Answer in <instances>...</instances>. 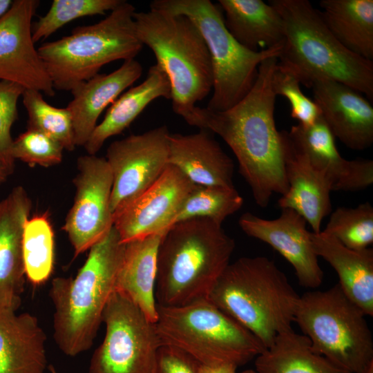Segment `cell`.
<instances>
[{"label":"cell","mask_w":373,"mask_h":373,"mask_svg":"<svg viewBox=\"0 0 373 373\" xmlns=\"http://www.w3.org/2000/svg\"><path fill=\"white\" fill-rule=\"evenodd\" d=\"M143 68L135 59L124 61L108 74H97L75 87L66 106L73 117L76 146H84L97 125L104 110L142 75Z\"/></svg>","instance_id":"obj_21"},{"label":"cell","mask_w":373,"mask_h":373,"mask_svg":"<svg viewBox=\"0 0 373 373\" xmlns=\"http://www.w3.org/2000/svg\"><path fill=\"white\" fill-rule=\"evenodd\" d=\"M300 84L295 76L277 64L272 78L274 93L287 99L291 117L296 119L298 124L311 126L321 116V109L314 100L303 93Z\"/></svg>","instance_id":"obj_36"},{"label":"cell","mask_w":373,"mask_h":373,"mask_svg":"<svg viewBox=\"0 0 373 373\" xmlns=\"http://www.w3.org/2000/svg\"><path fill=\"white\" fill-rule=\"evenodd\" d=\"M309 88L334 137L353 150L371 146L373 107L367 98L347 85L329 79L315 80Z\"/></svg>","instance_id":"obj_17"},{"label":"cell","mask_w":373,"mask_h":373,"mask_svg":"<svg viewBox=\"0 0 373 373\" xmlns=\"http://www.w3.org/2000/svg\"><path fill=\"white\" fill-rule=\"evenodd\" d=\"M22 255L26 278L33 285L47 281L55 262L54 231L47 213L26 221L22 233Z\"/></svg>","instance_id":"obj_30"},{"label":"cell","mask_w":373,"mask_h":373,"mask_svg":"<svg viewBox=\"0 0 373 373\" xmlns=\"http://www.w3.org/2000/svg\"><path fill=\"white\" fill-rule=\"evenodd\" d=\"M242 204L243 198L235 187L195 184L184 201L175 223L191 218H207L222 224Z\"/></svg>","instance_id":"obj_31"},{"label":"cell","mask_w":373,"mask_h":373,"mask_svg":"<svg viewBox=\"0 0 373 373\" xmlns=\"http://www.w3.org/2000/svg\"><path fill=\"white\" fill-rule=\"evenodd\" d=\"M287 133L293 144L310 163L325 174L332 191H357L373 183L372 160L343 158L322 116L311 126L294 125Z\"/></svg>","instance_id":"obj_18"},{"label":"cell","mask_w":373,"mask_h":373,"mask_svg":"<svg viewBox=\"0 0 373 373\" xmlns=\"http://www.w3.org/2000/svg\"><path fill=\"white\" fill-rule=\"evenodd\" d=\"M138 39L153 52L171 86L172 108L186 120L213 88V71L205 41L186 16L150 8L135 12Z\"/></svg>","instance_id":"obj_6"},{"label":"cell","mask_w":373,"mask_h":373,"mask_svg":"<svg viewBox=\"0 0 373 373\" xmlns=\"http://www.w3.org/2000/svg\"><path fill=\"white\" fill-rule=\"evenodd\" d=\"M124 0H54L48 11L32 26L35 43L46 39L68 23L80 17L106 14Z\"/></svg>","instance_id":"obj_34"},{"label":"cell","mask_w":373,"mask_h":373,"mask_svg":"<svg viewBox=\"0 0 373 373\" xmlns=\"http://www.w3.org/2000/svg\"><path fill=\"white\" fill-rule=\"evenodd\" d=\"M73 182L75 194L63 226L77 257L103 238L113 226L111 209L113 175L104 157H78Z\"/></svg>","instance_id":"obj_12"},{"label":"cell","mask_w":373,"mask_h":373,"mask_svg":"<svg viewBox=\"0 0 373 373\" xmlns=\"http://www.w3.org/2000/svg\"><path fill=\"white\" fill-rule=\"evenodd\" d=\"M155 323L162 344L183 350L205 367H238L265 350L254 334L208 298L157 306Z\"/></svg>","instance_id":"obj_8"},{"label":"cell","mask_w":373,"mask_h":373,"mask_svg":"<svg viewBox=\"0 0 373 373\" xmlns=\"http://www.w3.org/2000/svg\"><path fill=\"white\" fill-rule=\"evenodd\" d=\"M313 248L318 256L335 270L338 283L345 294L366 316L373 315V250L349 249L322 231L310 232Z\"/></svg>","instance_id":"obj_24"},{"label":"cell","mask_w":373,"mask_h":373,"mask_svg":"<svg viewBox=\"0 0 373 373\" xmlns=\"http://www.w3.org/2000/svg\"><path fill=\"white\" fill-rule=\"evenodd\" d=\"M169 164L196 185L234 187V164L209 131L171 134Z\"/></svg>","instance_id":"obj_22"},{"label":"cell","mask_w":373,"mask_h":373,"mask_svg":"<svg viewBox=\"0 0 373 373\" xmlns=\"http://www.w3.org/2000/svg\"><path fill=\"white\" fill-rule=\"evenodd\" d=\"M164 233L125 243L115 289L131 299L152 322L157 318L155 299L157 249Z\"/></svg>","instance_id":"obj_26"},{"label":"cell","mask_w":373,"mask_h":373,"mask_svg":"<svg viewBox=\"0 0 373 373\" xmlns=\"http://www.w3.org/2000/svg\"><path fill=\"white\" fill-rule=\"evenodd\" d=\"M322 19L335 38L347 50L373 59V1L321 0Z\"/></svg>","instance_id":"obj_28"},{"label":"cell","mask_w":373,"mask_h":373,"mask_svg":"<svg viewBox=\"0 0 373 373\" xmlns=\"http://www.w3.org/2000/svg\"><path fill=\"white\" fill-rule=\"evenodd\" d=\"M10 175L7 169L0 161V184L5 182Z\"/></svg>","instance_id":"obj_41"},{"label":"cell","mask_w":373,"mask_h":373,"mask_svg":"<svg viewBox=\"0 0 373 373\" xmlns=\"http://www.w3.org/2000/svg\"><path fill=\"white\" fill-rule=\"evenodd\" d=\"M365 316L337 283L300 296L294 322L314 351L343 370L361 373L373 362V340Z\"/></svg>","instance_id":"obj_10"},{"label":"cell","mask_w":373,"mask_h":373,"mask_svg":"<svg viewBox=\"0 0 373 373\" xmlns=\"http://www.w3.org/2000/svg\"><path fill=\"white\" fill-rule=\"evenodd\" d=\"M21 97L28 113L27 128L41 132L58 142L64 149L73 151L76 144L68 108L51 106L36 90L25 89Z\"/></svg>","instance_id":"obj_32"},{"label":"cell","mask_w":373,"mask_h":373,"mask_svg":"<svg viewBox=\"0 0 373 373\" xmlns=\"http://www.w3.org/2000/svg\"><path fill=\"white\" fill-rule=\"evenodd\" d=\"M160 97L171 99V86L166 74L156 64L150 67L141 84L121 94L110 105L84 146L87 153L96 155L108 138L123 132L150 103Z\"/></svg>","instance_id":"obj_25"},{"label":"cell","mask_w":373,"mask_h":373,"mask_svg":"<svg viewBox=\"0 0 373 373\" xmlns=\"http://www.w3.org/2000/svg\"><path fill=\"white\" fill-rule=\"evenodd\" d=\"M280 15L284 41L278 64L310 88L317 79L347 85L373 99V61L345 48L307 0H269Z\"/></svg>","instance_id":"obj_3"},{"label":"cell","mask_w":373,"mask_h":373,"mask_svg":"<svg viewBox=\"0 0 373 373\" xmlns=\"http://www.w3.org/2000/svg\"><path fill=\"white\" fill-rule=\"evenodd\" d=\"M39 3L15 0L0 17V81L53 97V85L32 39V19Z\"/></svg>","instance_id":"obj_15"},{"label":"cell","mask_w":373,"mask_h":373,"mask_svg":"<svg viewBox=\"0 0 373 373\" xmlns=\"http://www.w3.org/2000/svg\"><path fill=\"white\" fill-rule=\"evenodd\" d=\"M25 88L8 81H0V161L11 175L15 160L11 155L13 140L10 131L18 118L17 102Z\"/></svg>","instance_id":"obj_37"},{"label":"cell","mask_w":373,"mask_h":373,"mask_svg":"<svg viewBox=\"0 0 373 373\" xmlns=\"http://www.w3.org/2000/svg\"><path fill=\"white\" fill-rule=\"evenodd\" d=\"M169 135L166 126L162 125L108 146L106 160L113 175V215L152 185L165 170Z\"/></svg>","instance_id":"obj_13"},{"label":"cell","mask_w":373,"mask_h":373,"mask_svg":"<svg viewBox=\"0 0 373 373\" xmlns=\"http://www.w3.org/2000/svg\"><path fill=\"white\" fill-rule=\"evenodd\" d=\"M46 341L35 316L0 309V373H45Z\"/></svg>","instance_id":"obj_23"},{"label":"cell","mask_w":373,"mask_h":373,"mask_svg":"<svg viewBox=\"0 0 373 373\" xmlns=\"http://www.w3.org/2000/svg\"><path fill=\"white\" fill-rule=\"evenodd\" d=\"M234 240L222 224L207 218L174 223L157 249V306L176 307L207 299L230 263Z\"/></svg>","instance_id":"obj_2"},{"label":"cell","mask_w":373,"mask_h":373,"mask_svg":"<svg viewBox=\"0 0 373 373\" xmlns=\"http://www.w3.org/2000/svg\"><path fill=\"white\" fill-rule=\"evenodd\" d=\"M300 296L275 262L265 256L229 263L208 299L249 330L263 347L291 329Z\"/></svg>","instance_id":"obj_5"},{"label":"cell","mask_w":373,"mask_h":373,"mask_svg":"<svg viewBox=\"0 0 373 373\" xmlns=\"http://www.w3.org/2000/svg\"><path fill=\"white\" fill-rule=\"evenodd\" d=\"M236 366L231 365H222L216 367H201V373H237Z\"/></svg>","instance_id":"obj_39"},{"label":"cell","mask_w":373,"mask_h":373,"mask_svg":"<svg viewBox=\"0 0 373 373\" xmlns=\"http://www.w3.org/2000/svg\"><path fill=\"white\" fill-rule=\"evenodd\" d=\"M361 373H373V362L366 367Z\"/></svg>","instance_id":"obj_42"},{"label":"cell","mask_w":373,"mask_h":373,"mask_svg":"<svg viewBox=\"0 0 373 373\" xmlns=\"http://www.w3.org/2000/svg\"><path fill=\"white\" fill-rule=\"evenodd\" d=\"M321 231L349 249L368 248L373 242V207L367 202L354 208H336Z\"/></svg>","instance_id":"obj_33"},{"label":"cell","mask_w":373,"mask_h":373,"mask_svg":"<svg viewBox=\"0 0 373 373\" xmlns=\"http://www.w3.org/2000/svg\"><path fill=\"white\" fill-rule=\"evenodd\" d=\"M277 64V57L262 61L253 87L231 108L213 111L196 106L185 120L218 135L227 144L256 203L262 208L274 193L282 195L288 189L280 133L274 119L277 96L272 78Z\"/></svg>","instance_id":"obj_1"},{"label":"cell","mask_w":373,"mask_h":373,"mask_svg":"<svg viewBox=\"0 0 373 373\" xmlns=\"http://www.w3.org/2000/svg\"><path fill=\"white\" fill-rule=\"evenodd\" d=\"M125 243L113 226L89 249L75 278L56 277L49 296L54 307L53 336L66 355L75 356L93 344L107 302L115 289Z\"/></svg>","instance_id":"obj_4"},{"label":"cell","mask_w":373,"mask_h":373,"mask_svg":"<svg viewBox=\"0 0 373 373\" xmlns=\"http://www.w3.org/2000/svg\"><path fill=\"white\" fill-rule=\"evenodd\" d=\"M201 364L183 350L161 344L155 361L153 373H201Z\"/></svg>","instance_id":"obj_38"},{"label":"cell","mask_w":373,"mask_h":373,"mask_svg":"<svg viewBox=\"0 0 373 373\" xmlns=\"http://www.w3.org/2000/svg\"><path fill=\"white\" fill-rule=\"evenodd\" d=\"M226 28L241 45L259 51L284 41L282 19L277 10L262 0H218Z\"/></svg>","instance_id":"obj_27"},{"label":"cell","mask_w":373,"mask_h":373,"mask_svg":"<svg viewBox=\"0 0 373 373\" xmlns=\"http://www.w3.org/2000/svg\"><path fill=\"white\" fill-rule=\"evenodd\" d=\"M238 224L247 236L276 250L294 267L299 284L306 288L319 287L323 272L312 243L306 220L291 209H281L280 216L267 220L251 213L242 214Z\"/></svg>","instance_id":"obj_16"},{"label":"cell","mask_w":373,"mask_h":373,"mask_svg":"<svg viewBox=\"0 0 373 373\" xmlns=\"http://www.w3.org/2000/svg\"><path fill=\"white\" fill-rule=\"evenodd\" d=\"M237 373H257L254 370H247Z\"/></svg>","instance_id":"obj_43"},{"label":"cell","mask_w":373,"mask_h":373,"mask_svg":"<svg viewBox=\"0 0 373 373\" xmlns=\"http://www.w3.org/2000/svg\"><path fill=\"white\" fill-rule=\"evenodd\" d=\"M63 146L56 140L36 130L28 129L13 140L11 155L33 166L48 167L59 164L63 158Z\"/></svg>","instance_id":"obj_35"},{"label":"cell","mask_w":373,"mask_h":373,"mask_svg":"<svg viewBox=\"0 0 373 373\" xmlns=\"http://www.w3.org/2000/svg\"><path fill=\"white\" fill-rule=\"evenodd\" d=\"M102 323L105 336L93 352L88 373H153L162 344L155 323L116 290L104 308Z\"/></svg>","instance_id":"obj_11"},{"label":"cell","mask_w":373,"mask_h":373,"mask_svg":"<svg viewBox=\"0 0 373 373\" xmlns=\"http://www.w3.org/2000/svg\"><path fill=\"white\" fill-rule=\"evenodd\" d=\"M280 133L288 189L278 200V205L280 209H291L299 213L311 226L312 232L319 233L323 220L332 211V184L293 144L287 131Z\"/></svg>","instance_id":"obj_19"},{"label":"cell","mask_w":373,"mask_h":373,"mask_svg":"<svg viewBox=\"0 0 373 373\" xmlns=\"http://www.w3.org/2000/svg\"><path fill=\"white\" fill-rule=\"evenodd\" d=\"M12 2V0H0V17L8 10Z\"/></svg>","instance_id":"obj_40"},{"label":"cell","mask_w":373,"mask_h":373,"mask_svg":"<svg viewBox=\"0 0 373 373\" xmlns=\"http://www.w3.org/2000/svg\"><path fill=\"white\" fill-rule=\"evenodd\" d=\"M179 169L168 164L158 179L113 215L122 243L166 232L194 188Z\"/></svg>","instance_id":"obj_14"},{"label":"cell","mask_w":373,"mask_h":373,"mask_svg":"<svg viewBox=\"0 0 373 373\" xmlns=\"http://www.w3.org/2000/svg\"><path fill=\"white\" fill-rule=\"evenodd\" d=\"M150 8L188 17L207 44L213 71V94L207 109L227 110L241 101L253 87L265 59L278 58L283 43L259 51L239 44L229 32L219 4L210 0H154Z\"/></svg>","instance_id":"obj_9"},{"label":"cell","mask_w":373,"mask_h":373,"mask_svg":"<svg viewBox=\"0 0 373 373\" xmlns=\"http://www.w3.org/2000/svg\"><path fill=\"white\" fill-rule=\"evenodd\" d=\"M135 12L133 5L123 1L99 22L78 26L69 35L41 44L38 53L54 89L71 91L104 65L135 59L144 46L137 36Z\"/></svg>","instance_id":"obj_7"},{"label":"cell","mask_w":373,"mask_h":373,"mask_svg":"<svg viewBox=\"0 0 373 373\" xmlns=\"http://www.w3.org/2000/svg\"><path fill=\"white\" fill-rule=\"evenodd\" d=\"M32 201L22 186L0 200V309L17 311L25 283L22 255L23 225Z\"/></svg>","instance_id":"obj_20"},{"label":"cell","mask_w":373,"mask_h":373,"mask_svg":"<svg viewBox=\"0 0 373 373\" xmlns=\"http://www.w3.org/2000/svg\"><path fill=\"white\" fill-rule=\"evenodd\" d=\"M254 370L257 373H350L314 351L309 338L292 328L279 334L256 357Z\"/></svg>","instance_id":"obj_29"},{"label":"cell","mask_w":373,"mask_h":373,"mask_svg":"<svg viewBox=\"0 0 373 373\" xmlns=\"http://www.w3.org/2000/svg\"><path fill=\"white\" fill-rule=\"evenodd\" d=\"M49 370H50V373H58L56 371L55 368L52 365L49 366Z\"/></svg>","instance_id":"obj_44"}]
</instances>
